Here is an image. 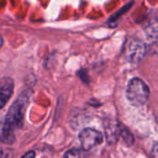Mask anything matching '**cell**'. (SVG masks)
<instances>
[{"label": "cell", "instance_id": "6da1fadb", "mask_svg": "<svg viewBox=\"0 0 158 158\" xmlns=\"http://www.w3.org/2000/svg\"><path fill=\"white\" fill-rule=\"evenodd\" d=\"M150 95V91L147 84L141 79H132L128 84L126 90V96L128 101L136 106L144 105Z\"/></svg>", "mask_w": 158, "mask_h": 158}, {"label": "cell", "instance_id": "7a4b0ae2", "mask_svg": "<svg viewBox=\"0 0 158 158\" xmlns=\"http://www.w3.org/2000/svg\"><path fill=\"white\" fill-rule=\"evenodd\" d=\"M28 102V96L22 94L10 106L6 116L5 122L12 131L22 127L24 120V113Z\"/></svg>", "mask_w": 158, "mask_h": 158}, {"label": "cell", "instance_id": "3957f363", "mask_svg": "<svg viewBox=\"0 0 158 158\" xmlns=\"http://www.w3.org/2000/svg\"><path fill=\"white\" fill-rule=\"evenodd\" d=\"M146 54L145 44L139 39H131L126 45L125 56L131 63L141 62Z\"/></svg>", "mask_w": 158, "mask_h": 158}, {"label": "cell", "instance_id": "277c9868", "mask_svg": "<svg viewBox=\"0 0 158 158\" xmlns=\"http://www.w3.org/2000/svg\"><path fill=\"white\" fill-rule=\"evenodd\" d=\"M104 141V136L103 134L91 128L84 129L81 133H80V142L81 145L83 150L89 151L99 144H101Z\"/></svg>", "mask_w": 158, "mask_h": 158}, {"label": "cell", "instance_id": "5b68a950", "mask_svg": "<svg viewBox=\"0 0 158 158\" xmlns=\"http://www.w3.org/2000/svg\"><path fill=\"white\" fill-rule=\"evenodd\" d=\"M14 82L10 78L0 80V110L6 106L13 94Z\"/></svg>", "mask_w": 158, "mask_h": 158}, {"label": "cell", "instance_id": "8992f818", "mask_svg": "<svg viewBox=\"0 0 158 158\" xmlns=\"http://www.w3.org/2000/svg\"><path fill=\"white\" fill-rule=\"evenodd\" d=\"M15 141L13 131L6 124L5 120L0 119V143L5 144H11Z\"/></svg>", "mask_w": 158, "mask_h": 158}, {"label": "cell", "instance_id": "52a82bcc", "mask_svg": "<svg viewBox=\"0 0 158 158\" xmlns=\"http://www.w3.org/2000/svg\"><path fill=\"white\" fill-rule=\"evenodd\" d=\"M65 158H81V154L77 149H71L66 153Z\"/></svg>", "mask_w": 158, "mask_h": 158}, {"label": "cell", "instance_id": "ba28073f", "mask_svg": "<svg viewBox=\"0 0 158 158\" xmlns=\"http://www.w3.org/2000/svg\"><path fill=\"white\" fill-rule=\"evenodd\" d=\"M35 157V153L33 151H30L28 153H26L21 158H34Z\"/></svg>", "mask_w": 158, "mask_h": 158}, {"label": "cell", "instance_id": "9c48e42d", "mask_svg": "<svg viewBox=\"0 0 158 158\" xmlns=\"http://www.w3.org/2000/svg\"><path fill=\"white\" fill-rule=\"evenodd\" d=\"M1 44H2V38H1V36H0V46H1Z\"/></svg>", "mask_w": 158, "mask_h": 158}]
</instances>
